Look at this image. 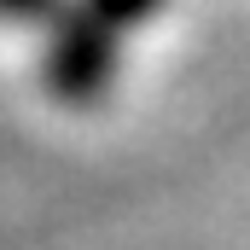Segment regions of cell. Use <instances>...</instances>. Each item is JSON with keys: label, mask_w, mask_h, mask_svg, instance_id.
<instances>
[{"label": "cell", "mask_w": 250, "mask_h": 250, "mask_svg": "<svg viewBox=\"0 0 250 250\" xmlns=\"http://www.w3.org/2000/svg\"><path fill=\"white\" fill-rule=\"evenodd\" d=\"M123 29H111L87 0H64L59 12L47 18V53H41V76H47V93L59 105H99L111 87H117V70H123Z\"/></svg>", "instance_id": "6da1fadb"}, {"label": "cell", "mask_w": 250, "mask_h": 250, "mask_svg": "<svg viewBox=\"0 0 250 250\" xmlns=\"http://www.w3.org/2000/svg\"><path fill=\"white\" fill-rule=\"evenodd\" d=\"M87 6H93L111 29H123V35H128V29H140V23H151L169 0H87Z\"/></svg>", "instance_id": "7a4b0ae2"}, {"label": "cell", "mask_w": 250, "mask_h": 250, "mask_svg": "<svg viewBox=\"0 0 250 250\" xmlns=\"http://www.w3.org/2000/svg\"><path fill=\"white\" fill-rule=\"evenodd\" d=\"M64 0H0V23H47Z\"/></svg>", "instance_id": "3957f363"}]
</instances>
